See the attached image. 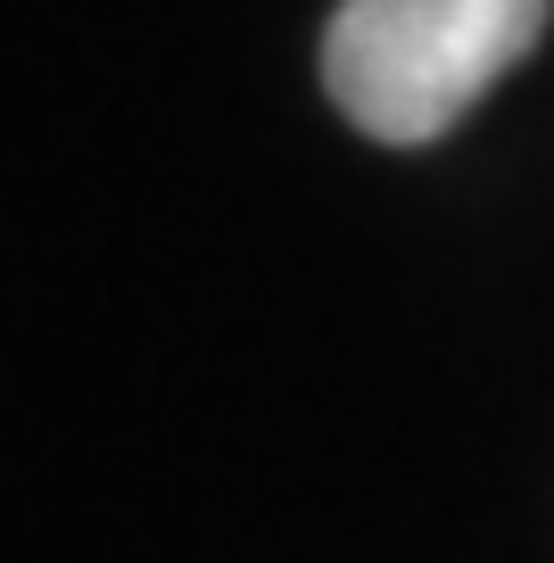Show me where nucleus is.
<instances>
[{"label": "nucleus", "instance_id": "1", "mask_svg": "<svg viewBox=\"0 0 554 563\" xmlns=\"http://www.w3.org/2000/svg\"><path fill=\"white\" fill-rule=\"evenodd\" d=\"M546 18L554 0H340L323 34V84L356 133L422 150L538 51Z\"/></svg>", "mask_w": 554, "mask_h": 563}]
</instances>
